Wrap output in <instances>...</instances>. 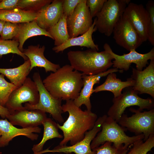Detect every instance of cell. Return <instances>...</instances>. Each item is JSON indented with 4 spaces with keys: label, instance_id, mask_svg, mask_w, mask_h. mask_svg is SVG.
Listing matches in <instances>:
<instances>
[{
    "label": "cell",
    "instance_id": "6da1fadb",
    "mask_svg": "<svg viewBox=\"0 0 154 154\" xmlns=\"http://www.w3.org/2000/svg\"><path fill=\"white\" fill-rule=\"evenodd\" d=\"M62 108L63 112L68 113L69 116L62 125L57 123L63 134V139L59 145H66L69 142L72 145L83 139L86 133L93 128L97 116L91 111L82 110L75 104L73 100L66 101Z\"/></svg>",
    "mask_w": 154,
    "mask_h": 154
},
{
    "label": "cell",
    "instance_id": "7a4b0ae2",
    "mask_svg": "<svg viewBox=\"0 0 154 154\" xmlns=\"http://www.w3.org/2000/svg\"><path fill=\"white\" fill-rule=\"evenodd\" d=\"M83 74L66 64L51 72L43 80L44 86L53 97L66 101L78 97L83 86Z\"/></svg>",
    "mask_w": 154,
    "mask_h": 154
},
{
    "label": "cell",
    "instance_id": "3957f363",
    "mask_svg": "<svg viewBox=\"0 0 154 154\" xmlns=\"http://www.w3.org/2000/svg\"><path fill=\"white\" fill-rule=\"evenodd\" d=\"M89 49L85 50H70L68 59L73 69L84 74L94 75L104 72L113 65V58L104 50L101 52Z\"/></svg>",
    "mask_w": 154,
    "mask_h": 154
},
{
    "label": "cell",
    "instance_id": "277c9868",
    "mask_svg": "<svg viewBox=\"0 0 154 154\" xmlns=\"http://www.w3.org/2000/svg\"><path fill=\"white\" fill-rule=\"evenodd\" d=\"M124 130L115 120L107 116L102 125L101 130L91 142V149L94 150L106 141L112 143L117 148L124 146L129 148L135 142L144 139L143 134L128 136L125 133Z\"/></svg>",
    "mask_w": 154,
    "mask_h": 154
},
{
    "label": "cell",
    "instance_id": "5b68a950",
    "mask_svg": "<svg viewBox=\"0 0 154 154\" xmlns=\"http://www.w3.org/2000/svg\"><path fill=\"white\" fill-rule=\"evenodd\" d=\"M130 0H107L94 20L95 27L100 33L110 36Z\"/></svg>",
    "mask_w": 154,
    "mask_h": 154
},
{
    "label": "cell",
    "instance_id": "8992f818",
    "mask_svg": "<svg viewBox=\"0 0 154 154\" xmlns=\"http://www.w3.org/2000/svg\"><path fill=\"white\" fill-rule=\"evenodd\" d=\"M138 94L132 87L125 88L120 96L113 98V104L108 112V116L117 123L127 107L137 106L139 107L138 110L141 111L144 109L150 110L153 109L154 99L142 98Z\"/></svg>",
    "mask_w": 154,
    "mask_h": 154
},
{
    "label": "cell",
    "instance_id": "52a82bcc",
    "mask_svg": "<svg viewBox=\"0 0 154 154\" xmlns=\"http://www.w3.org/2000/svg\"><path fill=\"white\" fill-rule=\"evenodd\" d=\"M33 81L36 84L39 92V99L36 104L31 105L28 103L24 107L28 110H39L50 114L53 118L59 123L64 121L62 114V100L54 97L47 90L44 86L38 72H35L33 76Z\"/></svg>",
    "mask_w": 154,
    "mask_h": 154
},
{
    "label": "cell",
    "instance_id": "ba28073f",
    "mask_svg": "<svg viewBox=\"0 0 154 154\" xmlns=\"http://www.w3.org/2000/svg\"><path fill=\"white\" fill-rule=\"evenodd\" d=\"M130 110L134 114L130 117L123 114L117 123L136 135L143 134V140L145 141L150 135L154 134V109L141 112L131 108Z\"/></svg>",
    "mask_w": 154,
    "mask_h": 154
},
{
    "label": "cell",
    "instance_id": "9c48e42d",
    "mask_svg": "<svg viewBox=\"0 0 154 154\" xmlns=\"http://www.w3.org/2000/svg\"><path fill=\"white\" fill-rule=\"evenodd\" d=\"M39 95L35 82L27 77L22 85L15 90L10 95L5 107L10 114L15 111L25 108L23 103L27 102L31 105L38 102Z\"/></svg>",
    "mask_w": 154,
    "mask_h": 154
},
{
    "label": "cell",
    "instance_id": "30bf717a",
    "mask_svg": "<svg viewBox=\"0 0 154 154\" xmlns=\"http://www.w3.org/2000/svg\"><path fill=\"white\" fill-rule=\"evenodd\" d=\"M112 33L116 42L129 51L135 50L143 43L137 33L123 14L116 24Z\"/></svg>",
    "mask_w": 154,
    "mask_h": 154
},
{
    "label": "cell",
    "instance_id": "8fae6325",
    "mask_svg": "<svg viewBox=\"0 0 154 154\" xmlns=\"http://www.w3.org/2000/svg\"><path fill=\"white\" fill-rule=\"evenodd\" d=\"M107 117V115H104L98 118L93 128L86 133L84 138L80 141L71 146H60L59 145L52 150L49 149L48 148L43 150L37 154L48 152L95 154L96 151H93L91 149V143L97 134L101 130L102 125Z\"/></svg>",
    "mask_w": 154,
    "mask_h": 154
},
{
    "label": "cell",
    "instance_id": "7c38bea8",
    "mask_svg": "<svg viewBox=\"0 0 154 154\" xmlns=\"http://www.w3.org/2000/svg\"><path fill=\"white\" fill-rule=\"evenodd\" d=\"M104 48L111 54L114 60L112 62L113 67L119 70L127 71L131 64L134 63L136 64V69L142 70L148 64V60L154 59V47L149 52L145 54L139 53L135 50H133L129 51L128 53L124 54L121 55L114 53L108 43L104 44Z\"/></svg>",
    "mask_w": 154,
    "mask_h": 154
},
{
    "label": "cell",
    "instance_id": "4fadbf2b",
    "mask_svg": "<svg viewBox=\"0 0 154 154\" xmlns=\"http://www.w3.org/2000/svg\"><path fill=\"white\" fill-rule=\"evenodd\" d=\"M86 0L79 3L73 13L66 19L68 31L70 38H74L86 33L93 23Z\"/></svg>",
    "mask_w": 154,
    "mask_h": 154
},
{
    "label": "cell",
    "instance_id": "5bb4252c",
    "mask_svg": "<svg viewBox=\"0 0 154 154\" xmlns=\"http://www.w3.org/2000/svg\"><path fill=\"white\" fill-rule=\"evenodd\" d=\"M123 14L128 19L143 42L146 41L150 16L146 8L142 4L130 2Z\"/></svg>",
    "mask_w": 154,
    "mask_h": 154
},
{
    "label": "cell",
    "instance_id": "9a60e30c",
    "mask_svg": "<svg viewBox=\"0 0 154 154\" xmlns=\"http://www.w3.org/2000/svg\"><path fill=\"white\" fill-rule=\"evenodd\" d=\"M131 78L134 84L133 89L138 94H147L154 98V59L150 60L144 70L132 68Z\"/></svg>",
    "mask_w": 154,
    "mask_h": 154
},
{
    "label": "cell",
    "instance_id": "2e32d148",
    "mask_svg": "<svg viewBox=\"0 0 154 154\" xmlns=\"http://www.w3.org/2000/svg\"><path fill=\"white\" fill-rule=\"evenodd\" d=\"M41 129L38 127L18 128L8 121L7 118L0 120V147L7 146L15 137L22 135L32 141L37 140L38 135L34 133H40Z\"/></svg>",
    "mask_w": 154,
    "mask_h": 154
},
{
    "label": "cell",
    "instance_id": "e0dca14e",
    "mask_svg": "<svg viewBox=\"0 0 154 154\" xmlns=\"http://www.w3.org/2000/svg\"><path fill=\"white\" fill-rule=\"evenodd\" d=\"M47 118L46 113L43 111L37 110H29L25 108L10 114L6 118L13 125L27 128L42 125Z\"/></svg>",
    "mask_w": 154,
    "mask_h": 154
},
{
    "label": "cell",
    "instance_id": "ac0fdd59",
    "mask_svg": "<svg viewBox=\"0 0 154 154\" xmlns=\"http://www.w3.org/2000/svg\"><path fill=\"white\" fill-rule=\"evenodd\" d=\"M123 72V70L113 68L96 75H87L83 74L82 76L83 86L79 96L73 100L75 104L80 108L82 105H84L87 110L91 111L92 105L90 98L93 93V87L94 84L99 83L102 77L107 76L110 73Z\"/></svg>",
    "mask_w": 154,
    "mask_h": 154
},
{
    "label": "cell",
    "instance_id": "d6986e66",
    "mask_svg": "<svg viewBox=\"0 0 154 154\" xmlns=\"http://www.w3.org/2000/svg\"><path fill=\"white\" fill-rule=\"evenodd\" d=\"M63 0H54L38 12L36 19L38 26L46 31L58 21L63 13Z\"/></svg>",
    "mask_w": 154,
    "mask_h": 154
},
{
    "label": "cell",
    "instance_id": "ffe728a7",
    "mask_svg": "<svg viewBox=\"0 0 154 154\" xmlns=\"http://www.w3.org/2000/svg\"><path fill=\"white\" fill-rule=\"evenodd\" d=\"M45 48L44 46L38 44L30 45L23 49L22 52L30 62V71L34 67H38L44 68L46 72H54L60 67L59 64L53 63L45 58L44 55Z\"/></svg>",
    "mask_w": 154,
    "mask_h": 154
},
{
    "label": "cell",
    "instance_id": "44dd1931",
    "mask_svg": "<svg viewBox=\"0 0 154 154\" xmlns=\"http://www.w3.org/2000/svg\"><path fill=\"white\" fill-rule=\"evenodd\" d=\"M95 25L94 20L92 25L86 33L76 37L70 38L61 45L53 47L52 50L58 53L62 52L69 47L78 46L98 51V46L94 43L92 37L93 33L97 30Z\"/></svg>",
    "mask_w": 154,
    "mask_h": 154
},
{
    "label": "cell",
    "instance_id": "7402d4cb",
    "mask_svg": "<svg viewBox=\"0 0 154 154\" xmlns=\"http://www.w3.org/2000/svg\"><path fill=\"white\" fill-rule=\"evenodd\" d=\"M134 84V81L131 77L127 78L126 81H123L117 78L116 75L114 72L111 73L107 75L104 83L94 89L93 93L109 91L113 93L114 98H116L121 94L123 89L129 87H133Z\"/></svg>",
    "mask_w": 154,
    "mask_h": 154
},
{
    "label": "cell",
    "instance_id": "603a6c76",
    "mask_svg": "<svg viewBox=\"0 0 154 154\" xmlns=\"http://www.w3.org/2000/svg\"><path fill=\"white\" fill-rule=\"evenodd\" d=\"M19 24V33L15 38L19 43L18 48L22 52L23 50V46L25 42L31 37L43 35L53 39L46 30L41 28L38 26L36 20L29 22Z\"/></svg>",
    "mask_w": 154,
    "mask_h": 154
},
{
    "label": "cell",
    "instance_id": "cb8c5ba5",
    "mask_svg": "<svg viewBox=\"0 0 154 154\" xmlns=\"http://www.w3.org/2000/svg\"><path fill=\"white\" fill-rule=\"evenodd\" d=\"M30 62L28 59L17 67L10 68H0V73L5 76L17 88L22 85L27 77L30 72Z\"/></svg>",
    "mask_w": 154,
    "mask_h": 154
},
{
    "label": "cell",
    "instance_id": "d4e9b609",
    "mask_svg": "<svg viewBox=\"0 0 154 154\" xmlns=\"http://www.w3.org/2000/svg\"><path fill=\"white\" fill-rule=\"evenodd\" d=\"M38 12L25 11L18 8L10 10H0V20L14 23H27L36 20Z\"/></svg>",
    "mask_w": 154,
    "mask_h": 154
},
{
    "label": "cell",
    "instance_id": "484cf974",
    "mask_svg": "<svg viewBox=\"0 0 154 154\" xmlns=\"http://www.w3.org/2000/svg\"><path fill=\"white\" fill-rule=\"evenodd\" d=\"M42 125L44 127L43 137L39 143L33 145L32 150L33 154H37L42 151L44 144L48 140L55 138L63 137L58 131L57 123L51 118H47Z\"/></svg>",
    "mask_w": 154,
    "mask_h": 154
},
{
    "label": "cell",
    "instance_id": "4316f807",
    "mask_svg": "<svg viewBox=\"0 0 154 154\" xmlns=\"http://www.w3.org/2000/svg\"><path fill=\"white\" fill-rule=\"evenodd\" d=\"M67 18L66 16L63 14L57 23L47 30L54 40L55 46L61 45L70 38L67 29Z\"/></svg>",
    "mask_w": 154,
    "mask_h": 154
},
{
    "label": "cell",
    "instance_id": "83f0119b",
    "mask_svg": "<svg viewBox=\"0 0 154 154\" xmlns=\"http://www.w3.org/2000/svg\"><path fill=\"white\" fill-rule=\"evenodd\" d=\"M126 154H150L154 147V134L150 135L145 141L141 140L134 143Z\"/></svg>",
    "mask_w": 154,
    "mask_h": 154
},
{
    "label": "cell",
    "instance_id": "f1b7e54d",
    "mask_svg": "<svg viewBox=\"0 0 154 154\" xmlns=\"http://www.w3.org/2000/svg\"><path fill=\"white\" fill-rule=\"evenodd\" d=\"M19 43L16 40H2L0 39V58L3 55L12 53L22 57L25 60L28 58L19 49Z\"/></svg>",
    "mask_w": 154,
    "mask_h": 154
},
{
    "label": "cell",
    "instance_id": "f546056e",
    "mask_svg": "<svg viewBox=\"0 0 154 154\" xmlns=\"http://www.w3.org/2000/svg\"><path fill=\"white\" fill-rule=\"evenodd\" d=\"M52 0H19L17 7L28 11L38 12L43 7L50 3Z\"/></svg>",
    "mask_w": 154,
    "mask_h": 154
},
{
    "label": "cell",
    "instance_id": "4dcf8cb0",
    "mask_svg": "<svg viewBox=\"0 0 154 154\" xmlns=\"http://www.w3.org/2000/svg\"><path fill=\"white\" fill-rule=\"evenodd\" d=\"M5 76L0 74V104L4 107L12 92L17 89L14 84L5 79Z\"/></svg>",
    "mask_w": 154,
    "mask_h": 154
},
{
    "label": "cell",
    "instance_id": "1f68e13d",
    "mask_svg": "<svg viewBox=\"0 0 154 154\" xmlns=\"http://www.w3.org/2000/svg\"><path fill=\"white\" fill-rule=\"evenodd\" d=\"M129 150L124 147L117 148L112 143L106 141L93 151H96L95 154H126Z\"/></svg>",
    "mask_w": 154,
    "mask_h": 154
},
{
    "label": "cell",
    "instance_id": "d6a6232c",
    "mask_svg": "<svg viewBox=\"0 0 154 154\" xmlns=\"http://www.w3.org/2000/svg\"><path fill=\"white\" fill-rule=\"evenodd\" d=\"M19 29V23L6 22L0 35V39L8 40L15 38L18 34Z\"/></svg>",
    "mask_w": 154,
    "mask_h": 154
},
{
    "label": "cell",
    "instance_id": "836d02e7",
    "mask_svg": "<svg viewBox=\"0 0 154 154\" xmlns=\"http://www.w3.org/2000/svg\"><path fill=\"white\" fill-rule=\"evenodd\" d=\"M146 9L150 16V21L148 30V40L151 44L154 45V2L150 0L146 5Z\"/></svg>",
    "mask_w": 154,
    "mask_h": 154
},
{
    "label": "cell",
    "instance_id": "e575fe53",
    "mask_svg": "<svg viewBox=\"0 0 154 154\" xmlns=\"http://www.w3.org/2000/svg\"><path fill=\"white\" fill-rule=\"evenodd\" d=\"M107 0H86V4L89 8L91 16L96 17L101 11Z\"/></svg>",
    "mask_w": 154,
    "mask_h": 154
},
{
    "label": "cell",
    "instance_id": "d590c367",
    "mask_svg": "<svg viewBox=\"0 0 154 154\" xmlns=\"http://www.w3.org/2000/svg\"><path fill=\"white\" fill-rule=\"evenodd\" d=\"M83 0H63V13L67 18L73 13L75 8L79 3Z\"/></svg>",
    "mask_w": 154,
    "mask_h": 154
},
{
    "label": "cell",
    "instance_id": "8d00e7d4",
    "mask_svg": "<svg viewBox=\"0 0 154 154\" xmlns=\"http://www.w3.org/2000/svg\"><path fill=\"white\" fill-rule=\"evenodd\" d=\"M19 0H2L0 2V10H10L18 8Z\"/></svg>",
    "mask_w": 154,
    "mask_h": 154
},
{
    "label": "cell",
    "instance_id": "74e56055",
    "mask_svg": "<svg viewBox=\"0 0 154 154\" xmlns=\"http://www.w3.org/2000/svg\"><path fill=\"white\" fill-rule=\"evenodd\" d=\"M10 114L7 108L0 104V116L2 118H6Z\"/></svg>",
    "mask_w": 154,
    "mask_h": 154
},
{
    "label": "cell",
    "instance_id": "f35d334b",
    "mask_svg": "<svg viewBox=\"0 0 154 154\" xmlns=\"http://www.w3.org/2000/svg\"><path fill=\"white\" fill-rule=\"evenodd\" d=\"M5 22L0 20V35H1Z\"/></svg>",
    "mask_w": 154,
    "mask_h": 154
},
{
    "label": "cell",
    "instance_id": "ab89813d",
    "mask_svg": "<svg viewBox=\"0 0 154 154\" xmlns=\"http://www.w3.org/2000/svg\"><path fill=\"white\" fill-rule=\"evenodd\" d=\"M2 0H0V2H1L2 1Z\"/></svg>",
    "mask_w": 154,
    "mask_h": 154
},
{
    "label": "cell",
    "instance_id": "60d3db41",
    "mask_svg": "<svg viewBox=\"0 0 154 154\" xmlns=\"http://www.w3.org/2000/svg\"><path fill=\"white\" fill-rule=\"evenodd\" d=\"M1 135V133H0V136Z\"/></svg>",
    "mask_w": 154,
    "mask_h": 154
}]
</instances>
